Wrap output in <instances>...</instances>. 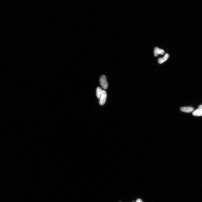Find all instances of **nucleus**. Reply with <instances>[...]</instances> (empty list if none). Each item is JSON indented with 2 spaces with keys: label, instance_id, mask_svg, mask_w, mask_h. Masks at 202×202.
Segmentation results:
<instances>
[{
  "label": "nucleus",
  "instance_id": "423d86ee",
  "mask_svg": "<svg viewBox=\"0 0 202 202\" xmlns=\"http://www.w3.org/2000/svg\"><path fill=\"white\" fill-rule=\"evenodd\" d=\"M192 114L195 116H202V110L199 109H196L193 112Z\"/></svg>",
  "mask_w": 202,
  "mask_h": 202
},
{
  "label": "nucleus",
  "instance_id": "f257e3e1",
  "mask_svg": "<svg viewBox=\"0 0 202 202\" xmlns=\"http://www.w3.org/2000/svg\"><path fill=\"white\" fill-rule=\"evenodd\" d=\"M100 82L101 86L105 89H108V84L106 76L105 75H102L100 79Z\"/></svg>",
  "mask_w": 202,
  "mask_h": 202
},
{
  "label": "nucleus",
  "instance_id": "f03ea898",
  "mask_svg": "<svg viewBox=\"0 0 202 202\" xmlns=\"http://www.w3.org/2000/svg\"><path fill=\"white\" fill-rule=\"evenodd\" d=\"M107 96V95L106 92L104 90H103L100 99H99L100 100L99 101V103L100 105H104L106 102Z\"/></svg>",
  "mask_w": 202,
  "mask_h": 202
},
{
  "label": "nucleus",
  "instance_id": "7ed1b4c3",
  "mask_svg": "<svg viewBox=\"0 0 202 202\" xmlns=\"http://www.w3.org/2000/svg\"><path fill=\"white\" fill-rule=\"evenodd\" d=\"M164 53H165V52L163 50L157 47H155L154 49V54L155 57H157L159 54L163 55Z\"/></svg>",
  "mask_w": 202,
  "mask_h": 202
},
{
  "label": "nucleus",
  "instance_id": "0eeeda50",
  "mask_svg": "<svg viewBox=\"0 0 202 202\" xmlns=\"http://www.w3.org/2000/svg\"><path fill=\"white\" fill-rule=\"evenodd\" d=\"M96 96L98 99H100L103 90L100 87H98L96 89Z\"/></svg>",
  "mask_w": 202,
  "mask_h": 202
},
{
  "label": "nucleus",
  "instance_id": "20e7f679",
  "mask_svg": "<svg viewBox=\"0 0 202 202\" xmlns=\"http://www.w3.org/2000/svg\"><path fill=\"white\" fill-rule=\"evenodd\" d=\"M180 110L182 112L190 113L193 112L194 109L191 107H184L181 108Z\"/></svg>",
  "mask_w": 202,
  "mask_h": 202
},
{
  "label": "nucleus",
  "instance_id": "6e6552de",
  "mask_svg": "<svg viewBox=\"0 0 202 202\" xmlns=\"http://www.w3.org/2000/svg\"><path fill=\"white\" fill-rule=\"evenodd\" d=\"M136 202H143V201L141 199H138L137 200Z\"/></svg>",
  "mask_w": 202,
  "mask_h": 202
},
{
  "label": "nucleus",
  "instance_id": "39448f33",
  "mask_svg": "<svg viewBox=\"0 0 202 202\" xmlns=\"http://www.w3.org/2000/svg\"><path fill=\"white\" fill-rule=\"evenodd\" d=\"M169 55L168 54H166L162 58H160L158 59V61L159 63V64H161L165 62L168 59L169 57Z\"/></svg>",
  "mask_w": 202,
  "mask_h": 202
},
{
  "label": "nucleus",
  "instance_id": "1a4fd4ad",
  "mask_svg": "<svg viewBox=\"0 0 202 202\" xmlns=\"http://www.w3.org/2000/svg\"><path fill=\"white\" fill-rule=\"evenodd\" d=\"M199 109L202 110V105H200V106H199L198 107Z\"/></svg>",
  "mask_w": 202,
  "mask_h": 202
}]
</instances>
